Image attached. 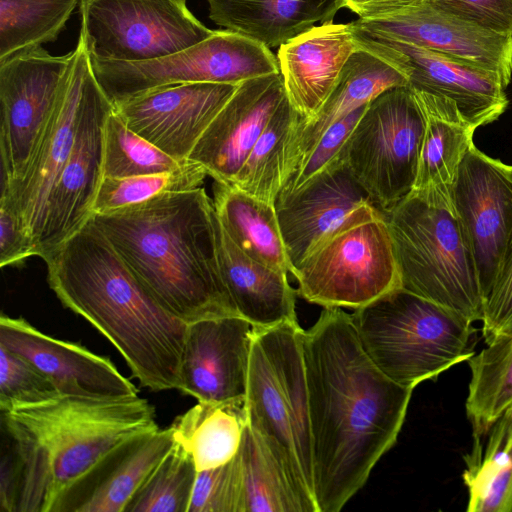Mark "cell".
I'll return each mask as SVG.
<instances>
[{"label":"cell","instance_id":"36","mask_svg":"<svg viewBox=\"0 0 512 512\" xmlns=\"http://www.w3.org/2000/svg\"><path fill=\"white\" fill-rule=\"evenodd\" d=\"M197 473L192 456L175 442L133 495L125 512H188Z\"/></svg>","mask_w":512,"mask_h":512},{"label":"cell","instance_id":"2","mask_svg":"<svg viewBox=\"0 0 512 512\" xmlns=\"http://www.w3.org/2000/svg\"><path fill=\"white\" fill-rule=\"evenodd\" d=\"M60 302L122 355L140 384L180 389L188 323L169 313L130 271L93 216L43 259Z\"/></svg>","mask_w":512,"mask_h":512},{"label":"cell","instance_id":"12","mask_svg":"<svg viewBox=\"0 0 512 512\" xmlns=\"http://www.w3.org/2000/svg\"><path fill=\"white\" fill-rule=\"evenodd\" d=\"M358 49L385 61L407 79L415 96L454 104L473 128L497 120L508 106L496 75L433 50L349 23Z\"/></svg>","mask_w":512,"mask_h":512},{"label":"cell","instance_id":"40","mask_svg":"<svg viewBox=\"0 0 512 512\" xmlns=\"http://www.w3.org/2000/svg\"><path fill=\"white\" fill-rule=\"evenodd\" d=\"M188 512H244L238 453L223 465L197 473Z\"/></svg>","mask_w":512,"mask_h":512},{"label":"cell","instance_id":"16","mask_svg":"<svg viewBox=\"0 0 512 512\" xmlns=\"http://www.w3.org/2000/svg\"><path fill=\"white\" fill-rule=\"evenodd\" d=\"M113 109L93 74L85 91L72 151L48 203L37 254L42 259L93 216V205L104 178L105 123Z\"/></svg>","mask_w":512,"mask_h":512},{"label":"cell","instance_id":"28","mask_svg":"<svg viewBox=\"0 0 512 512\" xmlns=\"http://www.w3.org/2000/svg\"><path fill=\"white\" fill-rule=\"evenodd\" d=\"M421 107L426 115V128L412 191L456 212L452 186L466 152L474 143L476 129L454 108Z\"/></svg>","mask_w":512,"mask_h":512},{"label":"cell","instance_id":"45","mask_svg":"<svg viewBox=\"0 0 512 512\" xmlns=\"http://www.w3.org/2000/svg\"><path fill=\"white\" fill-rule=\"evenodd\" d=\"M425 0H344L359 19H375L417 6Z\"/></svg>","mask_w":512,"mask_h":512},{"label":"cell","instance_id":"17","mask_svg":"<svg viewBox=\"0 0 512 512\" xmlns=\"http://www.w3.org/2000/svg\"><path fill=\"white\" fill-rule=\"evenodd\" d=\"M237 86L198 82L162 87L116 104L114 111L132 131L176 160L187 162Z\"/></svg>","mask_w":512,"mask_h":512},{"label":"cell","instance_id":"24","mask_svg":"<svg viewBox=\"0 0 512 512\" xmlns=\"http://www.w3.org/2000/svg\"><path fill=\"white\" fill-rule=\"evenodd\" d=\"M357 49L350 24L333 22L314 26L279 46L277 58L287 97L304 120L321 109Z\"/></svg>","mask_w":512,"mask_h":512},{"label":"cell","instance_id":"14","mask_svg":"<svg viewBox=\"0 0 512 512\" xmlns=\"http://www.w3.org/2000/svg\"><path fill=\"white\" fill-rule=\"evenodd\" d=\"M93 74L89 52L79 35L54 111L24 178L16 186L1 190L0 198L20 216L37 254L50 196L72 151L85 91Z\"/></svg>","mask_w":512,"mask_h":512},{"label":"cell","instance_id":"19","mask_svg":"<svg viewBox=\"0 0 512 512\" xmlns=\"http://www.w3.org/2000/svg\"><path fill=\"white\" fill-rule=\"evenodd\" d=\"M369 205L375 204L352 175L342 152L299 188L279 196L275 209L291 274L315 247Z\"/></svg>","mask_w":512,"mask_h":512},{"label":"cell","instance_id":"26","mask_svg":"<svg viewBox=\"0 0 512 512\" xmlns=\"http://www.w3.org/2000/svg\"><path fill=\"white\" fill-rule=\"evenodd\" d=\"M407 84L406 77L397 69L357 49L345 63L337 85L321 109L308 120L300 119L289 143L284 182L332 124L368 105L384 91Z\"/></svg>","mask_w":512,"mask_h":512},{"label":"cell","instance_id":"27","mask_svg":"<svg viewBox=\"0 0 512 512\" xmlns=\"http://www.w3.org/2000/svg\"><path fill=\"white\" fill-rule=\"evenodd\" d=\"M217 25L271 48L281 46L317 23L333 22L344 0H207Z\"/></svg>","mask_w":512,"mask_h":512},{"label":"cell","instance_id":"7","mask_svg":"<svg viewBox=\"0 0 512 512\" xmlns=\"http://www.w3.org/2000/svg\"><path fill=\"white\" fill-rule=\"evenodd\" d=\"M402 288L472 323L484 296L470 243L456 212L411 191L386 213Z\"/></svg>","mask_w":512,"mask_h":512},{"label":"cell","instance_id":"23","mask_svg":"<svg viewBox=\"0 0 512 512\" xmlns=\"http://www.w3.org/2000/svg\"><path fill=\"white\" fill-rule=\"evenodd\" d=\"M174 443L170 427H157L123 440L67 487L50 512H125Z\"/></svg>","mask_w":512,"mask_h":512},{"label":"cell","instance_id":"25","mask_svg":"<svg viewBox=\"0 0 512 512\" xmlns=\"http://www.w3.org/2000/svg\"><path fill=\"white\" fill-rule=\"evenodd\" d=\"M221 274L238 314L255 328L298 321L287 272L260 263L231 240L215 212Z\"/></svg>","mask_w":512,"mask_h":512},{"label":"cell","instance_id":"15","mask_svg":"<svg viewBox=\"0 0 512 512\" xmlns=\"http://www.w3.org/2000/svg\"><path fill=\"white\" fill-rule=\"evenodd\" d=\"M452 201L470 243L485 302L512 231V165L472 143L453 183Z\"/></svg>","mask_w":512,"mask_h":512},{"label":"cell","instance_id":"35","mask_svg":"<svg viewBox=\"0 0 512 512\" xmlns=\"http://www.w3.org/2000/svg\"><path fill=\"white\" fill-rule=\"evenodd\" d=\"M80 0H0V62L55 41Z\"/></svg>","mask_w":512,"mask_h":512},{"label":"cell","instance_id":"33","mask_svg":"<svg viewBox=\"0 0 512 512\" xmlns=\"http://www.w3.org/2000/svg\"><path fill=\"white\" fill-rule=\"evenodd\" d=\"M301 118L286 97L257 139L232 185L275 206L285 178L289 143Z\"/></svg>","mask_w":512,"mask_h":512},{"label":"cell","instance_id":"13","mask_svg":"<svg viewBox=\"0 0 512 512\" xmlns=\"http://www.w3.org/2000/svg\"><path fill=\"white\" fill-rule=\"evenodd\" d=\"M72 58L42 47L0 62L2 189L24 178L59 97Z\"/></svg>","mask_w":512,"mask_h":512},{"label":"cell","instance_id":"11","mask_svg":"<svg viewBox=\"0 0 512 512\" xmlns=\"http://www.w3.org/2000/svg\"><path fill=\"white\" fill-rule=\"evenodd\" d=\"M81 30L91 58L137 62L184 50L211 35L187 0H80Z\"/></svg>","mask_w":512,"mask_h":512},{"label":"cell","instance_id":"22","mask_svg":"<svg viewBox=\"0 0 512 512\" xmlns=\"http://www.w3.org/2000/svg\"><path fill=\"white\" fill-rule=\"evenodd\" d=\"M0 344L29 360L60 394L104 398L138 395L136 386L109 358L45 334L23 318L2 313Z\"/></svg>","mask_w":512,"mask_h":512},{"label":"cell","instance_id":"18","mask_svg":"<svg viewBox=\"0 0 512 512\" xmlns=\"http://www.w3.org/2000/svg\"><path fill=\"white\" fill-rule=\"evenodd\" d=\"M253 338L254 326L238 315L188 323L179 391L198 401H245Z\"/></svg>","mask_w":512,"mask_h":512},{"label":"cell","instance_id":"10","mask_svg":"<svg viewBox=\"0 0 512 512\" xmlns=\"http://www.w3.org/2000/svg\"><path fill=\"white\" fill-rule=\"evenodd\" d=\"M93 72L113 106L148 91L186 83L239 85L279 73L278 58L264 44L231 30L171 55L137 62L91 58Z\"/></svg>","mask_w":512,"mask_h":512},{"label":"cell","instance_id":"29","mask_svg":"<svg viewBox=\"0 0 512 512\" xmlns=\"http://www.w3.org/2000/svg\"><path fill=\"white\" fill-rule=\"evenodd\" d=\"M212 200L221 225L243 253L272 268L292 272L274 205L219 181H214Z\"/></svg>","mask_w":512,"mask_h":512},{"label":"cell","instance_id":"41","mask_svg":"<svg viewBox=\"0 0 512 512\" xmlns=\"http://www.w3.org/2000/svg\"><path fill=\"white\" fill-rule=\"evenodd\" d=\"M367 106H362L351 112L346 117L332 124L323 133L311 151L285 180L278 197L289 194L299 188L341 154Z\"/></svg>","mask_w":512,"mask_h":512},{"label":"cell","instance_id":"9","mask_svg":"<svg viewBox=\"0 0 512 512\" xmlns=\"http://www.w3.org/2000/svg\"><path fill=\"white\" fill-rule=\"evenodd\" d=\"M426 115L407 86L388 89L367 106L342 153L358 183L385 214L415 184Z\"/></svg>","mask_w":512,"mask_h":512},{"label":"cell","instance_id":"44","mask_svg":"<svg viewBox=\"0 0 512 512\" xmlns=\"http://www.w3.org/2000/svg\"><path fill=\"white\" fill-rule=\"evenodd\" d=\"M37 256L34 241L15 209L0 198V266L22 264Z\"/></svg>","mask_w":512,"mask_h":512},{"label":"cell","instance_id":"21","mask_svg":"<svg viewBox=\"0 0 512 512\" xmlns=\"http://www.w3.org/2000/svg\"><path fill=\"white\" fill-rule=\"evenodd\" d=\"M286 97L280 72L239 84L196 143L189 160L204 167L214 181L233 184Z\"/></svg>","mask_w":512,"mask_h":512},{"label":"cell","instance_id":"34","mask_svg":"<svg viewBox=\"0 0 512 512\" xmlns=\"http://www.w3.org/2000/svg\"><path fill=\"white\" fill-rule=\"evenodd\" d=\"M467 362L471 378L466 414L473 433H480L512 405V334L487 343Z\"/></svg>","mask_w":512,"mask_h":512},{"label":"cell","instance_id":"37","mask_svg":"<svg viewBox=\"0 0 512 512\" xmlns=\"http://www.w3.org/2000/svg\"><path fill=\"white\" fill-rule=\"evenodd\" d=\"M180 162L132 131L114 111L104 129V178L164 173L181 168Z\"/></svg>","mask_w":512,"mask_h":512},{"label":"cell","instance_id":"6","mask_svg":"<svg viewBox=\"0 0 512 512\" xmlns=\"http://www.w3.org/2000/svg\"><path fill=\"white\" fill-rule=\"evenodd\" d=\"M303 334L298 321L254 327L245 410L247 423L282 459L318 512Z\"/></svg>","mask_w":512,"mask_h":512},{"label":"cell","instance_id":"4","mask_svg":"<svg viewBox=\"0 0 512 512\" xmlns=\"http://www.w3.org/2000/svg\"><path fill=\"white\" fill-rule=\"evenodd\" d=\"M157 427L153 406L139 395L59 393L1 411V430L16 458V512H50L60 494L110 449Z\"/></svg>","mask_w":512,"mask_h":512},{"label":"cell","instance_id":"1","mask_svg":"<svg viewBox=\"0 0 512 512\" xmlns=\"http://www.w3.org/2000/svg\"><path fill=\"white\" fill-rule=\"evenodd\" d=\"M318 512H339L394 445L413 389L363 349L351 314L326 307L303 334Z\"/></svg>","mask_w":512,"mask_h":512},{"label":"cell","instance_id":"20","mask_svg":"<svg viewBox=\"0 0 512 512\" xmlns=\"http://www.w3.org/2000/svg\"><path fill=\"white\" fill-rule=\"evenodd\" d=\"M357 26L467 63L500 78L512 76V35L497 33L438 10L426 2Z\"/></svg>","mask_w":512,"mask_h":512},{"label":"cell","instance_id":"39","mask_svg":"<svg viewBox=\"0 0 512 512\" xmlns=\"http://www.w3.org/2000/svg\"><path fill=\"white\" fill-rule=\"evenodd\" d=\"M59 394L51 380L25 357L0 344V411Z\"/></svg>","mask_w":512,"mask_h":512},{"label":"cell","instance_id":"38","mask_svg":"<svg viewBox=\"0 0 512 512\" xmlns=\"http://www.w3.org/2000/svg\"><path fill=\"white\" fill-rule=\"evenodd\" d=\"M207 171L190 161L173 171L126 178H103L93 205L94 214L111 213L164 193L201 187Z\"/></svg>","mask_w":512,"mask_h":512},{"label":"cell","instance_id":"8","mask_svg":"<svg viewBox=\"0 0 512 512\" xmlns=\"http://www.w3.org/2000/svg\"><path fill=\"white\" fill-rule=\"evenodd\" d=\"M297 294L326 307L360 308L401 288L386 214L369 205L315 247L292 274Z\"/></svg>","mask_w":512,"mask_h":512},{"label":"cell","instance_id":"5","mask_svg":"<svg viewBox=\"0 0 512 512\" xmlns=\"http://www.w3.org/2000/svg\"><path fill=\"white\" fill-rule=\"evenodd\" d=\"M374 364L413 389L474 354L475 329L463 316L404 288L389 291L351 314Z\"/></svg>","mask_w":512,"mask_h":512},{"label":"cell","instance_id":"43","mask_svg":"<svg viewBox=\"0 0 512 512\" xmlns=\"http://www.w3.org/2000/svg\"><path fill=\"white\" fill-rule=\"evenodd\" d=\"M425 2L479 27L512 35V0H425Z\"/></svg>","mask_w":512,"mask_h":512},{"label":"cell","instance_id":"3","mask_svg":"<svg viewBox=\"0 0 512 512\" xmlns=\"http://www.w3.org/2000/svg\"><path fill=\"white\" fill-rule=\"evenodd\" d=\"M93 219L172 315L186 323L240 316L222 278L215 210L204 188L164 193Z\"/></svg>","mask_w":512,"mask_h":512},{"label":"cell","instance_id":"32","mask_svg":"<svg viewBox=\"0 0 512 512\" xmlns=\"http://www.w3.org/2000/svg\"><path fill=\"white\" fill-rule=\"evenodd\" d=\"M238 456L244 512H316L282 459L247 422Z\"/></svg>","mask_w":512,"mask_h":512},{"label":"cell","instance_id":"30","mask_svg":"<svg viewBox=\"0 0 512 512\" xmlns=\"http://www.w3.org/2000/svg\"><path fill=\"white\" fill-rule=\"evenodd\" d=\"M469 512H512V405L487 429L473 433L464 455Z\"/></svg>","mask_w":512,"mask_h":512},{"label":"cell","instance_id":"31","mask_svg":"<svg viewBox=\"0 0 512 512\" xmlns=\"http://www.w3.org/2000/svg\"><path fill=\"white\" fill-rule=\"evenodd\" d=\"M246 422L245 401H198L178 416L170 428L175 442L192 456L199 472L235 457Z\"/></svg>","mask_w":512,"mask_h":512},{"label":"cell","instance_id":"42","mask_svg":"<svg viewBox=\"0 0 512 512\" xmlns=\"http://www.w3.org/2000/svg\"><path fill=\"white\" fill-rule=\"evenodd\" d=\"M485 343L512 334V231L483 309Z\"/></svg>","mask_w":512,"mask_h":512}]
</instances>
